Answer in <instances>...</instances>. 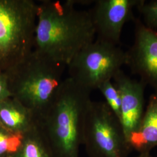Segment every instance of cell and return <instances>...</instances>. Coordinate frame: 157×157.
I'll return each instance as SVG.
<instances>
[{"instance_id":"9","label":"cell","mask_w":157,"mask_h":157,"mask_svg":"<svg viewBox=\"0 0 157 157\" xmlns=\"http://www.w3.org/2000/svg\"><path fill=\"white\" fill-rule=\"evenodd\" d=\"M121 96V123L129 142L140 128L144 113V90L141 81L130 78L121 70L112 78Z\"/></svg>"},{"instance_id":"4","label":"cell","mask_w":157,"mask_h":157,"mask_svg":"<svg viewBox=\"0 0 157 157\" xmlns=\"http://www.w3.org/2000/svg\"><path fill=\"white\" fill-rule=\"evenodd\" d=\"M38 4L0 0V71L6 72L33 51Z\"/></svg>"},{"instance_id":"8","label":"cell","mask_w":157,"mask_h":157,"mask_svg":"<svg viewBox=\"0 0 157 157\" xmlns=\"http://www.w3.org/2000/svg\"><path fill=\"white\" fill-rule=\"evenodd\" d=\"M135 40L127 56L126 65L140 81L157 91V33L140 19L135 21Z\"/></svg>"},{"instance_id":"5","label":"cell","mask_w":157,"mask_h":157,"mask_svg":"<svg viewBox=\"0 0 157 157\" xmlns=\"http://www.w3.org/2000/svg\"><path fill=\"white\" fill-rule=\"evenodd\" d=\"M126 52L119 45L94 40L85 46L69 63V76L73 82L91 92L122 70L126 64Z\"/></svg>"},{"instance_id":"18","label":"cell","mask_w":157,"mask_h":157,"mask_svg":"<svg viewBox=\"0 0 157 157\" xmlns=\"http://www.w3.org/2000/svg\"><path fill=\"white\" fill-rule=\"evenodd\" d=\"M0 126H2V125H1V122H0Z\"/></svg>"},{"instance_id":"15","label":"cell","mask_w":157,"mask_h":157,"mask_svg":"<svg viewBox=\"0 0 157 157\" xmlns=\"http://www.w3.org/2000/svg\"><path fill=\"white\" fill-rule=\"evenodd\" d=\"M137 9L143 17V23L157 33V0H143Z\"/></svg>"},{"instance_id":"17","label":"cell","mask_w":157,"mask_h":157,"mask_svg":"<svg viewBox=\"0 0 157 157\" xmlns=\"http://www.w3.org/2000/svg\"><path fill=\"white\" fill-rule=\"evenodd\" d=\"M137 157H150L149 155L148 156H142V155H139V156H138Z\"/></svg>"},{"instance_id":"10","label":"cell","mask_w":157,"mask_h":157,"mask_svg":"<svg viewBox=\"0 0 157 157\" xmlns=\"http://www.w3.org/2000/svg\"><path fill=\"white\" fill-rule=\"evenodd\" d=\"M0 122L5 129L21 135L28 133L39 124L33 112L12 97L0 102Z\"/></svg>"},{"instance_id":"1","label":"cell","mask_w":157,"mask_h":157,"mask_svg":"<svg viewBox=\"0 0 157 157\" xmlns=\"http://www.w3.org/2000/svg\"><path fill=\"white\" fill-rule=\"evenodd\" d=\"M75 6L74 0H42L38 4L33 50L67 67L95 39L90 12Z\"/></svg>"},{"instance_id":"2","label":"cell","mask_w":157,"mask_h":157,"mask_svg":"<svg viewBox=\"0 0 157 157\" xmlns=\"http://www.w3.org/2000/svg\"><path fill=\"white\" fill-rule=\"evenodd\" d=\"M91 92L63 79L40 128L55 157H78Z\"/></svg>"},{"instance_id":"3","label":"cell","mask_w":157,"mask_h":157,"mask_svg":"<svg viewBox=\"0 0 157 157\" xmlns=\"http://www.w3.org/2000/svg\"><path fill=\"white\" fill-rule=\"evenodd\" d=\"M67 66L36 51L6 72L11 97L33 112L40 121L51 107Z\"/></svg>"},{"instance_id":"16","label":"cell","mask_w":157,"mask_h":157,"mask_svg":"<svg viewBox=\"0 0 157 157\" xmlns=\"http://www.w3.org/2000/svg\"><path fill=\"white\" fill-rule=\"evenodd\" d=\"M10 97L11 94L8 89L6 74L0 71V102Z\"/></svg>"},{"instance_id":"11","label":"cell","mask_w":157,"mask_h":157,"mask_svg":"<svg viewBox=\"0 0 157 157\" xmlns=\"http://www.w3.org/2000/svg\"><path fill=\"white\" fill-rule=\"evenodd\" d=\"M132 150L148 156L153 148L157 146V91L151 95L144 111L138 132L129 139Z\"/></svg>"},{"instance_id":"6","label":"cell","mask_w":157,"mask_h":157,"mask_svg":"<svg viewBox=\"0 0 157 157\" xmlns=\"http://www.w3.org/2000/svg\"><path fill=\"white\" fill-rule=\"evenodd\" d=\"M83 145L89 157H128L132 151L121 122L104 101L90 103Z\"/></svg>"},{"instance_id":"14","label":"cell","mask_w":157,"mask_h":157,"mask_svg":"<svg viewBox=\"0 0 157 157\" xmlns=\"http://www.w3.org/2000/svg\"><path fill=\"white\" fill-rule=\"evenodd\" d=\"M105 100V103L121 122V96L112 80H108L98 87Z\"/></svg>"},{"instance_id":"12","label":"cell","mask_w":157,"mask_h":157,"mask_svg":"<svg viewBox=\"0 0 157 157\" xmlns=\"http://www.w3.org/2000/svg\"><path fill=\"white\" fill-rule=\"evenodd\" d=\"M12 157H55L39 125L24 135L22 146Z\"/></svg>"},{"instance_id":"7","label":"cell","mask_w":157,"mask_h":157,"mask_svg":"<svg viewBox=\"0 0 157 157\" xmlns=\"http://www.w3.org/2000/svg\"><path fill=\"white\" fill-rule=\"evenodd\" d=\"M143 0H97L89 11L97 39L119 45L126 23L135 20L133 10Z\"/></svg>"},{"instance_id":"13","label":"cell","mask_w":157,"mask_h":157,"mask_svg":"<svg viewBox=\"0 0 157 157\" xmlns=\"http://www.w3.org/2000/svg\"><path fill=\"white\" fill-rule=\"evenodd\" d=\"M24 135L17 134L0 126V157H12L22 146Z\"/></svg>"}]
</instances>
